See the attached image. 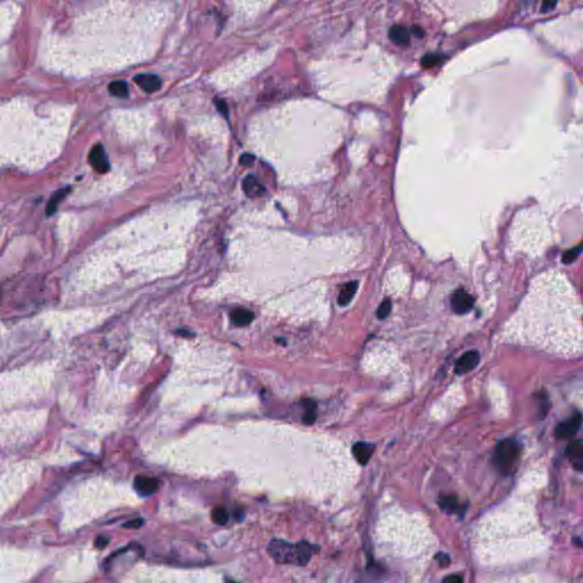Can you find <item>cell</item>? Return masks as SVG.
Here are the masks:
<instances>
[{"label": "cell", "instance_id": "6da1fadb", "mask_svg": "<svg viewBox=\"0 0 583 583\" xmlns=\"http://www.w3.org/2000/svg\"><path fill=\"white\" fill-rule=\"evenodd\" d=\"M269 555L279 564H293L304 566L311 559L315 553V546L301 541L293 545L284 540L273 539L268 547Z\"/></svg>", "mask_w": 583, "mask_h": 583}, {"label": "cell", "instance_id": "7a4b0ae2", "mask_svg": "<svg viewBox=\"0 0 583 583\" xmlns=\"http://www.w3.org/2000/svg\"><path fill=\"white\" fill-rule=\"evenodd\" d=\"M520 457V444L514 438H505L496 444L494 462L500 473H509Z\"/></svg>", "mask_w": 583, "mask_h": 583}, {"label": "cell", "instance_id": "3957f363", "mask_svg": "<svg viewBox=\"0 0 583 583\" xmlns=\"http://www.w3.org/2000/svg\"><path fill=\"white\" fill-rule=\"evenodd\" d=\"M583 418L581 413H575L564 422H561L555 430V435L559 440L570 438L578 433L582 425Z\"/></svg>", "mask_w": 583, "mask_h": 583}, {"label": "cell", "instance_id": "277c9868", "mask_svg": "<svg viewBox=\"0 0 583 583\" xmlns=\"http://www.w3.org/2000/svg\"><path fill=\"white\" fill-rule=\"evenodd\" d=\"M474 307V298L465 291H457L451 297V308L457 315H465Z\"/></svg>", "mask_w": 583, "mask_h": 583}, {"label": "cell", "instance_id": "5b68a950", "mask_svg": "<svg viewBox=\"0 0 583 583\" xmlns=\"http://www.w3.org/2000/svg\"><path fill=\"white\" fill-rule=\"evenodd\" d=\"M480 353H478L477 351L471 350L466 352V353H464L462 357L457 360L455 373L457 375H464V374L471 372V370L477 367L478 362H480Z\"/></svg>", "mask_w": 583, "mask_h": 583}, {"label": "cell", "instance_id": "8992f818", "mask_svg": "<svg viewBox=\"0 0 583 583\" xmlns=\"http://www.w3.org/2000/svg\"><path fill=\"white\" fill-rule=\"evenodd\" d=\"M89 162L90 164L92 165V168L95 169L96 171L100 172V174H105V172L109 171L110 162L107 160L105 149H104L103 145H100V144H97V145L93 146L91 150H90Z\"/></svg>", "mask_w": 583, "mask_h": 583}, {"label": "cell", "instance_id": "52a82bcc", "mask_svg": "<svg viewBox=\"0 0 583 583\" xmlns=\"http://www.w3.org/2000/svg\"><path fill=\"white\" fill-rule=\"evenodd\" d=\"M160 485L161 482L157 478L148 476H137L134 482L135 490L143 496H148L155 494Z\"/></svg>", "mask_w": 583, "mask_h": 583}, {"label": "cell", "instance_id": "ba28073f", "mask_svg": "<svg viewBox=\"0 0 583 583\" xmlns=\"http://www.w3.org/2000/svg\"><path fill=\"white\" fill-rule=\"evenodd\" d=\"M567 459L577 470H583V441H574L567 445Z\"/></svg>", "mask_w": 583, "mask_h": 583}, {"label": "cell", "instance_id": "9c48e42d", "mask_svg": "<svg viewBox=\"0 0 583 583\" xmlns=\"http://www.w3.org/2000/svg\"><path fill=\"white\" fill-rule=\"evenodd\" d=\"M136 85L146 92H155L162 87V80L154 74H139L135 78Z\"/></svg>", "mask_w": 583, "mask_h": 583}, {"label": "cell", "instance_id": "30bf717a", "mask_svg": "<svg viewBox=\"0 0 583 583\" xmlns=\"http://www.w3.org/2000/svg\"><path fill=\"white\" fill-rule=\"evenodd\" d=\"M243 190L248 197H261L265 194V187L254 175H247L243 180Z\"/></svg>", "mask_w": 583, "mask_h": 583}, {"label": "cell", "instance_id": "8fae6325", "mask_svg": "<svg viewBox=\"0 0 583 583\" xmlns=\"http://www.w3.org/2000/svg\"><path fill=\"white\" fill-rule=\"evenodd\" d=\"M374 450H375L374 444L366 443V442H359V443H355L353 445L352 453H353L355 460H357L360 465H366V464L369 462V459L372 458Z\"/></svg>", "mask_w": 583, "mask_h": 583}, {"label": "cell", "instance_id": "7c38bea8", "mask_svg": "<svg viewBox=\"0 0 583 583\" xmlns=\"http://www.w3.org/2000/svg\"><path fill=\"white\" fill-rule=\"evenodd\" d=\"M359 283L358 282H349L342 286L337 297V303L340 307H347L350 302L353 300V296L357 293Z\"/></svg>", "mask_w": 583, "mask_h": 583}, {"label": "cell", "instance_id": "4fadbf2b", "mask_svg": "<svg viewBox=\"0 0 583 583\" xmlns=\"http://www.w3.org/2000/svg\"><path fill=\"white\" fill-rule=\"evenodd\" d=\"M254 314L247 309L237 308L230 314V320L237 327H245L253 321Z\"/></svg>", "mask_w": 583, "mask_h": 583}, {"label": "cell", "instance_id": "5bb4252c", "mask_svg": "<svg viewBox=\"0 0 583 583\" xmlns=\"http://www.w3.org/2000/svg\"><path fill=\"white\" fill-rule=\"evenodd\" d=\"M388 37H390L392 42L399 46H406L410 41L409 31L402 25H393L390 29V32H388Z\"/></svg>", "mask_w": 583, "mask_h": 583}, {"label": "cell", "instance_id": "9a60e30c", "mask_svg": "<svg viewBox=\"0 0 583 583\" xmlns=\"http://www.w3.org/2000/svg\"><path fill=\"white\" fill-rule=\"evenodd\" d=\"M70 190H71L70 188H63V189L57 190V192L54 194V195L52 196V199L49 200L48 205H47V208H46L47 215H52L53 213H55L57 207H58V204L62 202V200L67 195Z\"/></svg>", "mask_w": 583, "mask_h": 583}, {"label": "cell", "instance_id": "2e32d148", "mask_svg": "<svg viewBox=\"0 0 583 583\" xmlns=\"http://www.w3.org/2000/svg\"><path fill=\"white\" fill-rule=\"evenodd\" d=\"M441 508L445 512L457 513L460 509L458 499L455 496H444L440 499Z\"/></svg>", "mask_w": 583, "mask_h": 583}, {"label": "cell", "instance_id": "e0dca14e", "mask_svg": "<svg viewBox=\"0 0 583 583\" xmlns=\"http://www.w3.org/2000/svg\"><path fill=\"white\" fill-rule=\"evenodd\" d=\"M110 92L117 98H125L129 93L128 85L124 81H113L109 86Z\"/></svg>", "mask_w": 583, "mask_h": 583}, {"label": "cell", "instance_id": "ac0fdd59", "mask_svg": "<svg viewBox=\"0 0 583 583\" xmlns=\"http://www.w3.org/2000/svg\"><path fill=\"white\" fill-rule=\"evenodd\" d=\"M211 517L212 521L218 525H225L229 520L228 512H227L225 507H215V508L212 510Z\"/></svg>", "mask_w": 583, "mask_h": 583}, {"label": "cell", "instance_id": "d6986e66", "mask_svg": "<svg viewBox=\"0 0 583 583\" xmlns=\"http://www.w3.org/2000/svg\"><path fill=\"white\" fill-rule=\"evenodd\" d=\"M391 310H392V302L390 298H386V300H384L381 302L380 305L377 309V318L380 319V320H384L386 319L388 316L391 314Z\"/></svg>", "mask_w": 583, "mask_h": 583}, {"label": "cell", "instance_id": "ffe728a7", "mask_svg": "<svg viewBox=\"0 0 583 583\" xmlns=\"http://www.w3.org/2000/svg\"><path fill=\"white\" fill-rule=\"evenodd\" d=\"M305 411L304 413V423L305 424H312L316 420V405L314 402L307 401L305 402Z\"/></svg>", "mask_w": 583, "mask_h": 583}, {"label": "cell", "instance_id": "44dd1931", "mask_svg": "<svg viewBox=\"0 0 583 583\" xmlns=\"http://www.w3.org/2000/svg\"><path fill=\"white\" fill-rule=\"evenodd\" d=\"M440 60H441V57L437 55V54H428V55L423 57L422 65L425 67H431V66L437 65V63H440Z\"/></svg>", "mask_w": 583, "mask_h": 583}, {"label": "cell", "instance_id": "7402d4cb", "mask_svg": "<svg viewBox=\"0 0 583 583\" xmlns=\"http://www.w3.org/2000/svg\"><path fill=\"white\" fill-rule=\"evenodd\" d=\"M581 250L582 247H577L574 248V250H571L568 251L566 254H564L563 257V262L564 263H571V262H573L579 254L581 253Z\"/></svg>", "mask_w": 583, "mask_h": 583}, {"label": "cell", "instance_id": "603a6c76", "mask_svg": "<svg viewBox=\"0 0 583 583\" xmlns=\"http://www.w3.org/2000/svg\"><path fill=\"white\" fill-rule=\"evenodd\" d=\"M556 5H557V0H542L541 12L542 13L552 12V10L556 7Z\"/></svg>", "mask_w": 583, "mask_h": 583}, {"label": "cell", "instance_id": "cb8c5ba5", "mask_svg": "<svg viewBox=\"0 0 583 583\" xmlns=\"http://www.w3.org/2000/svg\"><path fill=\"white\" fill-rule=\"evenodd\" d=\"M144 524V521L143 518H135V520H131L127 522V523H124L122 526L123 527H128V528H139L140 526H143Z\"/></svg>", "mask_w": 583, "mask_h": 583}, {"label": "cell", "instance_id": "d4e9b609", "mask_svg": "<svg viewBox=\"0 0 583 583\" xmlns=\"http://www.w3.org/2000/svg\"><path fill=\"white\" fill-rule=\"evenodd\" d=\"M254 160L255 157L251 155V154H244V155L240 156V164L245 165V167H251L254 163Z\"/></svg>", "mask_w": 583, "mask_h": 583}, {"label": "cell", "instance_id": "484cf974", "mask_svg": "<svg viewBox=\"0 0 583 583\" xmlns=\"http://www.w3.org/2000/svg\"><path fill=\"white\" fill-rule=\"evenodd\" d=\"M110 540L111 539L109 537H104V535H102V537L97 538V540L95 541V546L97 547V548H105V547L109 545Z\"/></svg>", "mask_w": 583, "mask_h": 583}, {"label": "cell", "instance_id": "4316f807", "mask_svg": "<svg viewBox=\"0 0 583 583\" xmlns=\"http://www.w3.org/2000/svg\"><path fill=\"white\" fill-rule=\"evenodd\" d=\"M437 559L438 560V564H440L441 566L447 567L450 564V557L447 555V554H437Z\"/></svg>", "mask_w": 583, "mask_h": 583}, {"label": "cell", "instance_id": "83f0119b", "mask_svg": "<svg viewBox=\"0 0 583 583\" xmlns=\"http://www.w3.org/2000/svg\"><path fill=\"white\" fill-rule=\"evenodd\" d=\"M444 582L447 583H462L463 582V578L459 577V575H450V577H447L444 579Z\"/></svg>", "mask_w": 583, "mask_h": 583}, {"label": "cell", "instance_id": "f1b7e54d", "mask_svg": "<svg viewBox=\"0 0 583 583\" xmlns=\"http://www.w3.org/2000/svg\"><path fill=\"white\" fill-rule=\"evenodd\" d=\"M215 103H217L218 111H220V112H221L222 114H224V115H227V105H226V103L224 102V100L219 99V100H217V102H215Z\"/></svg>", "mask_w": 583, "mask_h": 583}, {"label": "cell", "instance_id": "f546056e", "mask_svg": "<svg viewBox=\"0 0 583 583\" xmlns=\"http://www.w3.org/2000/svg\"><path fill=\"white\" fill-rule=\"evenodd\" d=\"M415 32L417 33V37H418V38H422L423 37L424 32L422 30H420V29L418 27H416V29L413 28V33H415Z\"/></svg>", "mask_w": 583, "mask_h": 583}]
</instances>
